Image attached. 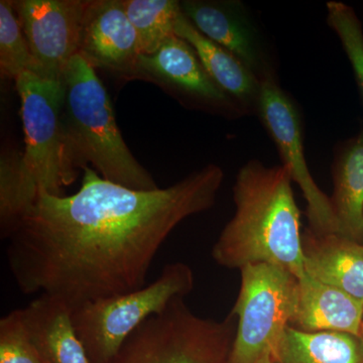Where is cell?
Wrapping results in <instances>:
<instances>
[{
  "mask_svg": "<svg viewBox=\"0 0 363 363\" xmlns=\"http://www.w3.org/2000/svg\"><path fill=\"white\" fill-rule=\"evenodd\" d=\"M80 190L43 193L7 238L23 294L81 306L145 286L162 243L182 221L213 207L223 169L208 164L168 188L133 190L86 167Z\"/></svg>",
  "mask_w": 363,
  "mask_h": 363,
  "instance_id": "cell-1",
  "label": "cell"
},
{
  "mask_svg": "<svg viewBox=\"0 0 363 363\" xmlns=\"http://www.w3.org/2000/svg\"><path fill=\"white\" fill-rule=\"evenodd\" d=\"M21 98L25 150H2L0 235L7 238L43 193L64 196L75 182L63 128L64 85L25 72L16 80Z\"/></svg>",
  "mask_w": 363,
  "mask_h": 363,
  "instance_id": "cell-2",
  "label": "cell"
},
{
  "mask_svg": "<svg viewBox=\"0 0 363 363\" xmlns=\"http://www.w3.org/2000/svg\"><path fill=\"white\" fill-rule=\"evenodd\" d=\"M292 176L285 166L245 164L233 187L235 213L212 248V257L227 269L255 264L284 267L298 279L306 274L301 213Z\"/></svg>",
  "mask_w": 363,
  "mask_h": 363,
  "instance_id": "cell-3",
  "label": "cell"
},
{
  "mask_svg": "<svg viewBox=\"0 0 363 363\" xmlns=\"http://www.w3.org/2000/svg\"><path fill=\"white\" fill-rule=\"evenodd\" d=\"M63 128L76 169L92 166L102 178L133 190L159 189L131 154L114 116L111 97L92 66L76 55L64 71Z\"/></svg>",
  "mask_w": 363,
  "mask_h": 363,
  "instance_id": "cell-4",
  "label": "cell"
},
{
  "mask_svg": "<svg viewBox=\"0 0 363 363\" xmlns=\"http://www.w3.org/2000/svg\"><path fill=\"white\" fill-rule=\"evenodd\" d=\"M236 327L233 315L199 317L176 298L140 325L111 363H230Z\"/></svg>",
  "mask_w": 363,
  "mask_h": 363,
  "instance_id": "cell-5",
  "label": "cell"
},
{
  "mask_svg": "<svg viewBox=\"0 0 363 363\" xmlns=\"http://www.w3.org/2000/svg\"><path fill=\"white\" fill-rule=\"evenodd\" d=\"M194 274L184 262H172L156 281L133 292L100 298L72 311L78 337L90 363H111L128 336L174 298L194 288Z\"/></svg>",
  "mask_w": 363,
  "mask_h": 363,
  "instance_id": "cell-6",
  "label": "cell"
},
{
  "mask_svg": "<svg viewBox=\"0 0 363 363\" xmlns=\"http://www.w3.org/2000/svg\"><path fill=\"white\" fill-rule=\"evenodd\" d=\"M230 314L236 317L230 363H257L272 353L290 326L298 300V279L284 267L250 264Z\"/></svg>",
  "mask_w": 363,
  "mask_h": 363,
  "instance_id": "cell-7",
  "label": "cell"
},
{
  "mask_svg": "<svg viewBox=\"0 0 363 363\" xmlns=\"http://www.w3.org/2000/svg\"><path fill=\"white\" fill-rule=\"evenodd\" d=\"M257 113L277 145L283 166L290 171L292 180L302 190L307 201L310 229L318 234H339L330 198L318 187L308 169L302 123L297 108L279 87L276 78L262 81Z\"/></svg>",
  "mask_w": 363,
  "mask_h": 363,
  "instance_id": "cell-8",
  "label": "cell"
},
{
  "mask_svg": "<svg viewBox=\"0 0 363 363\" xmlns=\"http://www.w3.org/2000/svg\"><path fill=\"white\" fill-rule=\"evenodd\" d=\"M136 79L159 86L190 108L227 116L243 114L214 82L192 45L176 35L152 54L138 57L130 80Z\"/></svg>",
  "mask_w": 363,
  "mask_h": 363,
  "instance_id": "cell-9",
  "label": "cell"
},
{
  "mask_svg": "<svg viewBox=\"0 0 363 363\" xmlns=\"http://www.w3.org/2000/svg\"><path fill=\"white\" fill-rule=\"evenodd\" d=\"M87 0L11 1L35 65V75L62 81L69 62L78 55Z\"/></svg>",
  "mask_w": 363,
  "mask_h": 363,
  "instance_id": "cell-10",
  "label": "cell"
},
{
  "mask_svg": "<svg viewBox=\"0 0 363 363\" xmlns=\"http://www.w3.org/2000/svg\"><path fill=\"white\" fill-rule=\"evenodd\" d=\"M78 55L94 69L130 80L140 50L123 0H87Z\"/></svg>",
  "mask_w": 363,
  "mask_h": 363,
  "instance_id": "cell-11",
  "label": "cell"
},
{
  "mask_svg": "<svg viewBox=\"0 0 363 363\" xmlns=\"http://www.w3.org/2000/svg\"><path fill=\"white\" fill-rule=\"evenodd\" d=\"M182 13L202 35L240 59L260 81L274 77L247 9L233 0H184Z\"/></svg>",
  "mask_w": 363,
  "mask_h": 363,
  "instance_id": "cell-12",
  "label": "cell"
},
{
  "mask_svg": "<svg viewBox=\"0 0 363 363\" xmlns=\"http://www.w3.org/2000/svg\"><path fill=\"white\" fill-rule=\"evenodd\" d=\"M305 271L363 305V243L338 233L303 235Z\"/></svg>",
  "mask_w": 363,
  "mask_h": 363,
  "instance_id": "cell-13",
  "label": "cell"
},
{
  "mask_svg": "<svg viewBox=\"0 0 363 363\" xmlns=\"http://www.w3.org/2000/svg\"><path fill=\"white\" fill-rule=\"evenodd\" d=\"M298 284L297 306L291 327L308 332H345L362 336V303L307 272Z\"/></svg>",
  "mask_w": 363,
  "mask_h": 363,
  "instance_id": "cell-14",
  "label": "cell"
},
{
  "mask_svg": "<svg viewBox=\"0 0 363 363\" xmlns=\"http://www.w3.org/2000/svg\"><path fill=\"white\" fill-rule=\"evenodd\" d=\"M21 310L26 330L43 363H90L65 303L40 295Z\"/></svg>",
  "mask_w": 363,
  "mask_h": 363,
  "instance_id": "cell-15",
  "label": "cell"
},
{
  "mask_svg": "<svg viewBox=\"0 0 363 363\" xmlns=\"http://www.w3.org/2000/svg\"><path fill=\"white\" fill-rule=\"evenodd\" d=\"M175 35L192 45L209 75L243 114L257 111L262 81L240 59L202 35L182 13Z\"/></svg>",
  "mask_w": 363,
  "mask_h": 363,
  "instance_id": "cell-16",
  "label": "cell"
},
{
  "mask_svg": "<svg viewBox=\"0 0 363 363\" xmlns=\"http://www.w3.org/2000/svg\"><path fill=\"white\" fill-rule=\"evenodd\" d=\"M274 363H363V337L289 326L272 352Z\"/></svg>",
  "mask_w": 363,
  "mask_h": 363,
  "instance_id": "cell-17",
  "label": "cell"
},
{
  "mask_svg": "<svg viewBox=\"0 0 363 363\" xmlns=\"http://www.w3.org/2000/svg\"><path fill=\"white\" fill-rule=\"evenodd\" d=\"M333 181L330 202L339 234L363 243V130L339 152Z\"/></svg>",
  "mask_w": 363,
  "mask_h": 363,
  "instance_id": "cell-18",
  "label": "cell"
},
{
  "mask_svg": "<svg viewBox=\"0 0 363 363\" xmlns=\"http://www.w3.org/2000/svg\"><path fill=\"white\" fill-rule=\"evenodd\" d=\"M125 13L135 28L140 55L157 51L175 35L177 20L182 14L176 0H123Z\"/></svg>",
  "mask_w": 363,
  "mask_h": 363,
  "instance_id": "cell-19",
  "label": "cell"
},
{
  "mask_svg": "<svg viewBox=\"0 0 363 363\" xmlns=\"http://www.w3.org/2000/svg\"><path fill=\"white\" fill-rule=\"evenodd\" d=\"M25 72L35 73V61L11 0L0 1V73L16 81Z\"/></svg>",
  "mask_w": 363,
  "mask_h": 363,
  "instance_id": "cell-20",
  "label": "cell"
},
{
  "mask_svg": "<svg viewBox=\"0 0 363 363\" xmlns=\"http://www.w3.org/2000/svg\"><path fill=\"white\" fill-rule=\"evenodd\" d=\"M327 23L337 33L350 60L363 104V30L352 7L339 1L327 4Z\"/></svg>",
  "mask_w": 363,
  "mask_h": 363,
  "instance_id": "cell-21",
  "label": "cell"
},
{
  "mask_svg": "<svg viewBox=\"0 0 363 363\" xmlns=\"http://www.w3.org/2000/svg\"><path fill=\"white\" fill-rule=\"evenodd\" d=\"M0 363H43L26 330L21 309L0 320Z\"/></svg>",
  "mask_w": 363,
  "mask_h": 363,
  "instance_id": "cell-22",
  "label": "cell"
},
{
  "mask_svg": "<svg viewBox=\"0 0 363 363\" xmlns=\"http://www.w3.org/2000/svg\"><path fill=\"white\" fill-rule=\"evenodd\" d=\"M257 363H274L272 359V353H267L264 357L259 358Z\"/></svg>",
  "mask_w": 363,
  "mask_h": 363,
  "instance_id": "cell-23",
  "label": "cell"
},
{
  "mask_svg": "<svg viewBox=\"0 0 363 363\" xmlns=\"http://www.w3.org/2000/svg\"><path fill=\"white\" fill-rule=\"evenodd\" d=\"M362 337H363V324H362Z\"/></svg>",
  "mask_w": 363,
  "mask_h": 363,
  "instance_id": "cell-24",
  "label": "cell"
}]
</instances>
